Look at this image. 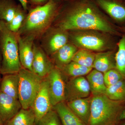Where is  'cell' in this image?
Instances as JSON below:
<instances>
[{"instance_id":"obj_7","label":"cell","mask_w":125,"mask_h":125,"mask_svg":"<svg viewBox=\"0 0 125 125\" xmlns=\"http://www.w3.org/2000/svg\"><path fill=\"white\" fill-rule=\"evenodd\" d=\"M48 89L52 107L65 100L66 85L62 73L57 68H53L47 75Z\"/></svg>"},{"instance_id":"obj_39","label":"cell","mask_w":125,"mask_h":125,"mask_svg":"<svg viewBox=\"0 0 125 125\" xmlns=\"http://www.w3.org/2000/svg\"></svg>"},{"instance_id":"obj_10","label":"cell","mask_w":125,"mask_h":125,"mask_svg":"<svg viewBox=\"0 0 125 125\" xmlns=\"http://www.w3.org/2000/svg\"><path fill=\"white\" fill-rule=\"evenodd\" d=\"M17 34L20 60L22 67L32 72V63L34 56L33 42L31 36L21 37Z\"/></svg>"},{"instance_id":"obj_9","label":"cell","mask_w":125,"mask_h":125,"mask_svg":"<svg viewBox=\"0 0 125 125\" xmlns=\"http://www.w3.org/2000/svg\"><path fill=\"white\" fill-rule=\"evenodd\" d=\"M90 87L87 78L83 76L72 78L66 85L65 99L68 102L89 96Z\"/></svg>"},{"instance_id":"obj_14","label":"cell","mask_w":125,"mask_h":125,"mask_svg":"<svg viewBox=\"0 0 125 125\" xmlns=\"http://www.w3.org/2000/svg\"><path fill=\"white\" fill-rule=\"evenodd\" d=\"M90 99L87 97L76 99L68 102L67 104L72 111L87 125L90 116Z\"/></svg>"},{"instance_id":"obj_16","label":"cell","mask_w":125,"mask_h":125,"mask_svg":"<svg viewBox=\"0 0 125 125\" xmlns=\"http://www.w3.org/2000/svg\"><path fill=\"white\" fill-rule=\"evenodd\" d=\"M100 7L112 18L119 22L125 21V5L112 0H97Z\"/></svg>"},{"instance_id":"obj_34","label":"cell","mask_w":125,"mask_h":125,"mask_svg":"<svg viewBox=\"0 0 125 125\" xmlns=\"http://www.w3.org/2000/svg\"><path fill=\"white\" fill-rule=\"evenodd\" d=\"M0 125H4L0 120Z\"/></svg>"},{"instance_id":"obj_1","label":"cell","mask_w":125,"mask_h":125,"mask_svg":"<svg viewBox=\"0 0 125 125\" xmlns=\"http://www.w3.org/2000/svg\"><path fill=\"white\" fill-rule=\"evenodd\" d=\"M59 28L65 30H98L112 34H120L89 2L81 1L72 4L63 12Z\"/></svg>"},{"instance_id":"obj_25","label":"cell","mask_w":125,"mask_h":125,"mask_svg":"<svg viewBox=\"0 0 125 125\" xmlns=\"http://www.w3.org/2000/svg\"><path fill=\"white\" fill-rule=\"evenodd\" d=\"M25 11L21 5H18L13 18L9 22H5L7 28L11 32L17 33L20 29L26 17Z\"/></svg>"},{"instance_id":"obj_2","label":"cell","mask_w":125,"mask_h":125,"mask_svg":"<svg viewBox=\"0 0 125 125\" xmlns=\"http://www.w3.org/2000/svg\"><path fill=\"white\" fill-rule=\"evenodd\" d=\"M59 7L56 0H49L45 4L31 8L17 33L35 39L47 29Z\"/></svg>"},{"instance_id":"obj_30","label":"cell","mask_w":125,"mask_h":125,"mask_svg":"<svg viewBox=\"0 0 125 125\" xmlns=\"http://www.w3.org/2000/svg\"><path fill=\"white\" fill-rule=\"evenodd\" d=\"M49 0H27V1L28 3L29 2L32 6V8H34L45 4Z\"/></svg>"},{"instance_id":"obj_18","label":"cell","mask_w":125,"mask_h":125,"mask_svg":"<svg viewBox=\"0 0 125 125\" xmlns=\"http://www.w3.org/2000/svg\"><path fill=\"white\" fill-rule=\"evenodd\" d=\"M87 79L93 96L105 94L107 88L103 73L95 69L93 70L87 75Z\"/></svg>"},{"instance_id":"obj_29","label":"cell","mask_w":125,"mask_h":125,"mask_svg":"<svg viewBox=\"0 0 125 125\" xmlns=\"http://www.w3.org/2000/svg\"><path fill=\"white\" fill-rule=\"evenodd\" d=\"M36 125H62L57 113L52 109L39 121Z\"/></svg>"},{"instance_id":"obj_19","label":"cell","mask_w":125,"mask_h":125,"mask_svg":"<svg viewBox=\"0 0 125 125\" xmlns=\"http://www.w3.org/2000/svg\"><path fill=\"white\" fill-rule=\"evenodd\" d=\"M93 67L103 73L116 69L115 57L113 56L111 52L96 54Z\"/></svg>"},{"instance_id":"obj_11","label":"cell","mask_w":125,"mask_h":125,"mask_svg":"<svg viewBox=\"0 0 125 125\" xmlns=\"http://www.w3.org/2000/svg\"><path fill=\"white\" fill-rule=\"evenodd\" d=\"M22 108L19 99L0 92V120L4 125Z\"/></svg>"},{"instance_id":"obj_27","label":"cell","mask_w":125,"mask_h":125,"mask_svg":"<svg viewBox=\"0 0 125 125\" xmlns=\"http://www.w3.org/2000/svg\"><path fill=\"white\" fill-rule=\"evenodd\" d=\"M95 55L89 50L80 49L76 52L72 61L86 67L93 68Z\"/></svg>"},{"instance_id":"obj_22","label":"cell","mask_w":125,"mask_h":125,"mask_svg":"<svg viewBox=\"0 0 125 125\" xmlns=\"http://www.w3.org/2000/svg\"><path fill=\"white\" fill-rule=\"evenodd\" d=\"M18 5L13 0H0V21L10 22L13 18Z\"/></svg>"},{"instance_id":"obj_15","label":"cell","mask_w":125,"mask_h":125,"mask_svg":"<svg viewBox=\"0 0 125 125\" xmlns=\"http://www.w3.org/2000/svg\"><path fill=\"white\" fill-rule=\"evenodd\" d=\"M62 125H87L74 114L64 102L53 107Z\"/></svg>"},{"instance_id":"obj_28","label":"cell","mask_w":125,"mask_h":125,"mask_svg":"<svg viewBox=\"0 0 125 125\" xmlns=\"http://www.w3.org/2000/svg\"><path fill=\"white\" fill-rule=\"evenodd\" d=\"M104 82L107 88L125 79L116 69L109 70L104 73Z\"/></svg>"},{"instance_id":"obj_33","label":"cell","mask_w":125,"mask_h":125,"mask_svg":"<svg viewBox=\"0 0 125 125\" xmlns=\"http://www.w3.org/2000/svg\"><path fill=\"white\" fill-rule=\"evenodd\" d=\"M1 52L0 48V70L1 67V62H2V58H1Z\"/></svg>"},{"instance_id":"obj_8","label":"cell","mask_w":125,"mask_h":125,"mask_svg":"<svg viewBox=\"0 0 125 125\" xmlns=\"http://www.w3.org/2000/svg\"><path fill=\"white\" fill-rule=\"evenodd\" d=\"M45 78L43 79L32 107L36 116V125L53 108L49 95L48 82L46 78Z\"/></svg>"},{"instance_id":"obj_17","label":"cell","mask_w":125,"mask_h":125,"mask_svg":"<svg viewBox=\"0 0 125 125\" xmlns=\"http://www.w3.org/2000/svg\"><path fill=\"white\" fill-rule=\"evenodd\" d=\"M19 88L18 73L3 75L0 83V92L19 99Z\"/></svg>"},{"instance_id":"obj_6","label":"cell","mask_w":125,"mask_h":125,"mask_svg":"<svg viewBox=\"0 0 125 125\" xmlns=\"http://www.w3.org/2000/svg\"><path fill=\"white\" fill-rule=\"evenodd\" d=\"M71 39L75 45L89 51H101L112 47L108 40L93 33H77L71 36Z\"/></svg>"},{"instance_id":"obj_32","label":"cell","mask_w":125,"mask_h":125,"mask_svg":"<svg viewBox=\"0 0 125 125\" xmlns=\"http://www.w3.org/2000/svg\"><path fill=\"white\" fill-rule=\"evenodd\" d=\"M125 119V107H124L118 117V121Z\"/></svg>"},{"instance_id":"obj_38","label":"cell","mask_w":125,"mask_h":125,"mask_svg":"<svg viewBox=\"0 0 125 125\" xmlns=\"http://www.w3.org/2000/svg\"><path fill=\"white\" fill-rule=\"evenodd\" d=\"M121 125H125V123H123V124H122Z\"/></svg>"},{"instance_id":"obj_35","label":"cell","mask_w":125,"mask_h":125,"mask_svg":"<svg viewBox=\"0 0 125 125\" xmlns=\"http://www.w3.org/2000/svg\"><path fill=\"white\" fill-rule=\"evenodd\" d=\"M1 74L0 73V83L1 81V75H0Z\"/></svg>"},{"instance_id":"obj_12","label":"cell","mask_w":125,"mask_h":125,"mask_svg":"<svg viewBox=\"0 0 125 125\" xmlns=\"http://www.w3.org/2000/svg\"><path fill=\"white\" fill-rule=\"evenodd\" d=\"M32 72L42 78H45L53 68L51 62L40 47L34 45Z\"/></svg>"},{"instance_id":"obj_31","label":"cell","mask_w":125,"mask_h":125,"mask_svg":"<svg viewBox=\"0 0 125 125\" xmlns=\"http://www.w3.org/2000/svg\"><path fill=\"white\" fill-rule=\"evenodd\" d=\"M20 2L21 4L22 7L23 9L25 11L28 10V3L27 0H18Z\"/></svg>"},{"instance_id":"obj_36","label":"cell","mask_w":125,"mask_h":125,"mask_svg":"<svg viewBox=\"0 0 125 125\" xmlns=\"http://www.w3.org/2000/svg\"><path fill=\"white\" fill-rule=\"evenodd\" d=\"M1 29V25L0 22V31Z\"/></svg>"},{"instance_id":"obj_3","label":"cell","mask_w":125,"mask_h":125,"mask_svg":"<svg viewBox=\"0 0 125 125\" xmlns=\"http://www.w3.org/2000/svg\"><path fill=\"white\" fill-rule=\"evenodd\" d=\"M125 103L114 101L105 94L93 96L88 125H115Z\"/></svg>"},{"instance_id":"obj_20","label":"cell","mask_w":125,"mask_h":125,"mask_svg":"<svg viewBox=\"0 0 125 125\" xmlns=\"http://www.w3.org/2000/svg\"><path fill=\"white\" fill-rule=\"evenodd\" d=\"M36 118L32 107L22 108L5 125H36Z\"/></svg>"},{"instance_id":"obj_21","label":"cell","mask_w":125,"mask_h":125,"mask_svg":"<svg viewBox=\"0 0 125 125\" xmlns=\"http://www.w3.org/2000/svg\"><path fill=\"white\" fill-rule=\"evenodd\" d=\"M77 51V48L74 45L66 43L54 54L56 62L60 67L67 64L72 61Z\"/></svg>"},{"instance_id":"obj_13","label":"cell","mask_w":125,"mask_h":125,"mask_svg":"<svg viewBox=\"0 0 125 125\" xmlns=\"http://www.w3.org/2000/svg\"><path fill=\"white\" fill-rule=\"evenodd\" d=\"M59 29V30L47 35L43 40V47L48 54H55L67 43L68 36L67 33L66 31Z\"/></svg>"},{"instance_id":"obj_5","label":"cell","mask_w":125,"mask_h":125,"mask_svg":"<svg viewBox=\"0 0 125 125\" xmlns=\"http://www.w3.org/2000/svg\"><path fill=\"white\" fill-rule=\"evenodd\" d=\"M19 100L22 108L32 107L43 78L22 67L18 72Z\"/></svg>"},{"instance_id":"obj_24","label":"cell","mask_w":125,"mask_h":125,"mask_svg":"<svg viewBox=\"0 0 125 125\" xmlns=\"http://www.w3.org/2000/svg\"><path fill=\"white\" fill-rule=\"evenodd\" d=\"M105 95L112 100L125 103V79L107 88Z\"/></svg>"},{"instance_id":"obj_4","label":"cell","mask_w":125,"mask_h":125,"mask_svg":"<svg viewBox=\"0 0 125 125\" xmlns=\"http://www.w3.org/2000/svg\"><path fill=\"white\" fill-rule=\"evenodd\" d=\"M0 48L2 62L0 73L2 75L18 73L22 68L20 60L17 33L9 30L4 21H0Z\"/></svg>"},{"instance_id":"obj_26","label":"cell","mask_w":125,"mask_h":125,"mask_svg":"<svg viewBox=\"0 0 125 125\" xmlns=\"http://www.w3.org/2000/svg\"><path fill=\"white\" fill-rule=\"evenodd\" d=\"M117 45L118 50L115 55L116 69L125 79V35L122 36Z\"/></svg>"},{"instance_id":"obj_23","label":"cell","mask_w":125,"mask_h":125,"mask_svg":"<svg viewBox=\"0 0 125 125\" xmlns=\"http://www.w3.org/2000/svg\"><path fill=\"white\" fill-rule=\"evenodd\" d=\"M61 67L63 72L72 78L87 75L91 71L93 68L81 65L73 61Z\"/></svg>"},{"instance_id":"obj_37","label":"cell","mask_w":125,"mask_h":125,"mask_svg":"<svg viewBox=\"0 0 125 125\" xmlns=\"http://www.w3.org/2000/svg\"><path fill=\"white\" fill-rule=\"evenodd\" d=\"M123 30L124 31H125V27H124V28H123Z\"/></svg>"}]
</instances>
